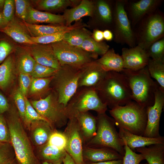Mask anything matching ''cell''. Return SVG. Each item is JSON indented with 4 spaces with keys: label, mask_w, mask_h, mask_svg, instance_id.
<instances>
[{
    "label": "cell",
    "mask_w": 164,
    "mask_h": 164,
    "mask_svg": "<svg viewBox=\"0 0 164 164\" xmlns=\"http://www.w3.org/2000/svg\"><path fill=\"white\" fill-rule=\"evenodd\" d=\"M163 0H126L125 8L132 29L146 15L160 7Z\"/></svg>",
    "instance_id": "obj_14"
},
{
    "label": "cell",
    "mask_w": 164,
    "mask_h": 164,
    "mask_svg": "<svg viewBox=\"0 0 164 164\" xmlns=\"http://www.w3.org/2000/svg\"><path fill=\"white\" fill-rule=\"evenodd\" d=\"M28 30L31 37H37L57 33L66 32L74 29L87 27L81 21L76 22L72 25L49 26L29 24L26 22Z\"/></svg>",
    "instance_id": "obj_21"
},
{
    "label": "cell",
    "mask_w": 164,
    "mask_h": 164,
    "mask_svg": "<svg viewBox=\"0 0 164 164\" xmlns=\"http://www.w3.org/2000/svg\"><path fill=\"white\" fill-rule=\"evenodd\" d=\"M94 14L99 26L112 31L115 9V0H99L94 2Z\"/></svg>",
    "instance_id": "obj_19"
},
{
    "label": "cell",
    "mask_w": 164,
    "mask_h": 164,
    "mask_svg": "<svg viewBox=\"0 0 164 164\" xmlns=\"http://www.w3.org/2000/svg\"><path fill=\"white\" fill-rule=\"evenodd\" d=\"M95 9L94 2L87 0H82L77 6L65 10L63 16L65 21V25L70 26L72 22L77 21L85 16L94 17Z\"/></svg>",
    "instance_id": "obj_24"
},
{
    "label": "cell",
    "mask_w": 164,
    "mask_h": 164,
    "mask_svg": "<svg viewBox=\"0 0 164 164\" xmlns=\"http://www.w3.org/2000/svg\"><path fill=\"white\" fill-rule=\"evenodd\" d=\"M8 23L5 20L2 13L0 12V31L4 28Z\"/></svg>",
    "instance_id": "obj_55"
},
{
    "label": "cell",
    "mask_w": 164,
    "mask_h": 164,
    "mask_svg": "<svg viewBox=\"0 0 164 164\" xmlns=\"http://www.w3.org/2000/svg\"><path fill=\"white\" fill-rule=\"evenodd\" d=\"M30 102L37 112L54 128H61L67 123L69 117L66 107L59 102L55 93H50L44 98Z\"/></svg>",
    "instance_id": "obj_8"
},
{
    "label": "cell",
    "mask_w": 164,
    "mask_h": 164,
    "mask_svg": "<svg viewBox=\"0 0 164 164\" xmlns=\"http://www.w3.org/2000/svg\"><path fill=\"white\" fill-rule=\"evenodd\" d=\"M121 56L124 69L132 71L138 70L147 66L150 58L146 50L137 45L129 48H123Z\"/></svg>",
    "instance_id": "obj_15"
},
{
    "label": "cell",
    "mask_w": 164,
    "mask_h": 164,
    "mask_svg": "<svg viewBox=\"0 0 164 164\" xmlns=\"http://www.w3.org/2000/svg\"><path fill=\"white\" fill-rule=\"evenodd\" d=\"M136 45L146 50L154 42L164 37V15L157 9L146 15L133 29Z\"/></svg>",
    "instance_id": "obj_6"
},
{
    "label": "cell",
    "mask_w": 164,
    "mask_h": 164,
    "mask_svg": "<svg viewBox=\"0 0 164 164\" xmlns=\"http://www.w3.org/2000/svg\"><path fill=\"white\" fill-rule=\"evenodd\" d=\"M6 120L11 143L14 149L18 164H41L36 157L33 146L26 131L17 108L10 107Z\"/></svg>",
    "instance_id": "obj_1"
},
{
    "label": "cell",
    "mask_w": 164,
    "mask_h": 164,
    "mask_svg": "<svg viewBox=\"0 0 164 164\" xmlns=\"http://www.w3.org/2000/svg\"><path fill=\"white\" fill-rule=\"evenodd\" d=\"M62 163L63 164H76L71 157L67 152Z\"/></svg>",
    "instance_id": "obj_54"
},
{
    "label": "cell",
    "mask_w": 164,
    "mask_h": 164,
    "mask_svg": "<svg viewBox=\"0 0 164 164\" xmlns=\"http://www.w3.org/2000/svg\"><path fill=\"white\" fill-rule=\"evenodd\" d=\"M15 15L23 21H26L29 10L32 7L30 1L27 0H14Z\"/></svg>",
    "instance_id": "obj_41"
},
{
    "label": "cell",
    "mask_w": 164,
    "mask_h": 164,
    "mask_svg": "<svg viewBox=\"0 0 164 164\" xmlns=\"http://www.w3.org/2000/svg\"><path fill=\"white\" fill-rule=\"evenodd\" d=\"M104 39L107 41H111L114 38L112 32L110 30L105 29L103 31Z\"/></svg>",
    "instance_id": "obj_52"
},
{
    "label": "cell",
    "mask_w": 164,
    "mask_h": 164,
    "mask_svg": "<svg viewBox=\"0 0 164 164\" xmlns=\"http://www.w3.org/2000/svg\"><path fill=\"white\" fill-rule=\"evenodd\" d=\"M49 144L61 150H65L67 140L64 134L54 131L50 136L47 142Z\"/></svg>",
    "instance_id": "obj_46"
},
{
    "label": "cell",
    "mask_w": 164,
    "mask_h": 164,
    "mask_svg": "<svg viewBox=\"0 0 164 164\" xmlns=\"http://www.w3.org/2000/svg\"><path fill=\"white\" fill-rule=\"evenodd\" d=\"M135 151L143 155L148 164H164V144L136 148Z\"/></svg>",
    "instance_id": "obj_31"
},
{
    "label": "cell",
    "mask_w": 164,
    "mask_h": 164,
    "mask_svg": "<svg viewBox=\"0 0 164 164\" xmlns=\"http://www.w3.org/2000/svg\"><path fill=\"white\" fill-rule=\"evenodd\" d=\"M50 45L61 66L68 65L80 68L98 57L95 55L71 46L63 40Z\"/></svg>",
    "instance_id": "obj_10"
},
{
    "label": "cell",
    "mask_w": 164,
    "mask_h": 164,
    "mask_svg": "<svg viewBox=\"0 0 164 164\" xmlns=\"http://www.w3.org/2000/svg\"><path fill=\"white\" fill-rule=\"evenodd\" d=\"M95 87L102 102L111 109L124 106L132 101L131 91L123 74L115 71L108 72Z\"/></svg>",
    "instance_id": "obj_2"
},
{
    "label": "cell",
    "mask_w": 164,
    "mask_h": 164,
    "mask_svg": "<svg viewBox=\"0 0 164 164\" xmlns=\"http://www.w3.org/2000/svg\"><path fill=\"white\" fill-rule=\"evenodd\" d=\"M146 51L150 58L164 63V37L153 43Z\"/></svg>",
    "instance_id": "obj_38"
},
{
    "label": "cell",
    "mask_w": 164,
    "mask_h": 164,
    "mask_svg": "<svg viewBox=\"0 0 164 164\" xmlns=\"http://www.w3.org/2000/svg\"><path fill=\"white\" fill-rule=\"evenodd\" d=\"M56 130L49 123L44 121L32 122L28 130L30 132L29 138L33 146L37 147L46 143Z\"/></svg>",
    "instance_id": "obj_22"
},
{
    "label": "cell",
    "mask_w": 164,
    "mask_h": 164,
    "mask_svg": "<svg viewBox=\"0 0 164 164\" xmlns=\"http://www.w3.org/2000/svg\"><path fill=\"white\" fill-rule=\"evenodd\" d=\"M67 143L65 149L76 164H85L83 156V140L76 118H69L63 132Z\"/></svg>",
    "instance_id": "obj_12"
},
{
    "label": "cell",
    "mask_w": 164,
    "mask_h": 164,
    "mask_svg": "<svg viewBox=\"0 0 164 164\" xmlns=\"http://www.w3.org/2000/svg\"><path fill=\"white\" fill-rule=\"evenodd\" d=\"M115 125L135 135L143 136L147 121V108L132 101L109 110Z\"/></svg>",
    "instance_id": "obj_4"
},
{
    "label": "cell",
    "mask_w": 164,
    "mask_h": 164,
    "mask_svg": "<svg viewBox=\"0 0 164 164\" xmlns=\"http://www.w3.org/2000/svg\"><path fill=\"white\" fill-rule=\"evenodd\" d=\"M15 158V151L11 144L0 143V164H5Z\"/></svg>",
    "instance_id": "obj_43"
},
{
    "label": "cell",
    "mask_w": 164,
    "mask_h": 164,
    "mask_svg": "<svg viewBox=\"0 0 164 164\" xmlns=\"http://www.w3.org/2000/svg\"><path fill=\"white\" fill-rule=\"evenodd\" d=\"M65 33L66 32L57 33L37 37L31 36L30 39L35 43L43 44H50L63 40Z\"/></svg>",
    "instance_id": "obj_45"
},
{
    "label": "cell",
    "mask_w": 164,
    "mask_h": 164,
    "mask_svg": "<svg viewBox=\"0 0 164 164\" xmlns=\"http://www.w3.org/2000/svg\"><path fill=\"white\" fill-rule=\"evenodd\" d=\"M148 164L147 163H144V164Z\"/></svg>",
    "instance_id": "obj_59"
},
{
    "label": "cell",
    "mask_w": 164,
    "mask_h": 164,
    "mask_svg": "<svg viewBox=\"0 0 164 164\" xmlns=\"http://www.w3.org/2000/svg\"><path fill=\"white\" fill-rule=\"evenodd\" d=\"M77 120L84 144L94 137L97 131V118L87 112L74 116Z\"/></svg>",
    "instance_id": "obj_28"
},
{
    "label": "cell",
    "mask_w": 164,
    "mask_h": 164,
    "mask_svg": "<svg viewBox=\"0 0 164 164\" xmlns=\"http://www.w3.org/2000/svg\"><path fill=\"white\" fill-rule=\"evenodd\" d=\"M96 61L107 72H120L124 69L123 60L121 55L116 53L113 48L109 49L101 58Z\"/></svg>",
    "instance_id": "obj_30"
},
{
    "label": "cell",
    "mask_w": 164,
    "mask_h": 164,
    "mask_svg": "<svg viewBox=\"0 0 164 164\" xmlns=\"http://www.w3.org/2000/svg\"><path fill=\"white\" fill-rule=\"evenodd\" d=\"M25 22L31 24L46 23L63 25L65 21L63 15L40 11L32 7L29 10Z\"/></svg>",
    "instance_id": "obj_29"
},
{
    "label": "cell",
    "mask_w": 164,
    "mask_h": 164,
    "mask_svg": "<svg viewBox=\"0 0 164 164\" xmlns=\"http://www.w3.org/2000/svg\"><path fill=\"white\" fill-rule=\"evenodd\" d=\"M119 128L118 133L120 138L134 152L136 148L155 144H164L163 136L155 138L147 137L133 134L124 128Z\"/></svg>",
    "instance_id": "obj_23"
},
{
    "label": "cell",
    "mask_w": 164,
    "mask_h": 164,
    "mask_svg": "<svg viewBox=\"0 0 164 164\" xmlns=\"http://www.w3.org/2000/svg\"><path fill=\"white\" fill-rule=\"evenodd\" d=\"M0 32L4 33L18 44L27 45L36 44L31 40V36L24 22L15 15Z\"/></svg>",
    "instance_id": "obj_16"
},
{
    "label": "cell",
    "mask_w": 164,
    "mask_h": 164,
    "mask_svg": "<svg viewBox=\"0 0 164 164\" xmlns=\"http://www.w3.org/2000/svg\"><path fill=\"white\" fill-rule=\"evenodd\" d=\"M35 154L41 162H47L53 164H61L65 156V150H61L47 142L36 147Z\"/></svg>",
    "instance_id": "obj_27"
},
{
    "label": "cell",
    "mask_w": 164,
    "mask_h": 164,
    "mask_svg": "<svg viewBox=\"0 0 164 164\" xmlns=\"http://www.w3.org/2000/svg\"><path fill=\"white\" fill-rule=\"evenodd\" d=\"M81 75V67L64 65L61 66L54 76L58 101L65 107L77 92Z\"/></svg>",
    "instance_id": "obj_7"
},
{
    "label": "cell",
    "mask_w": 164,
    "mask_h": 164,
    "mask_svg": "<svg viewBox=\"0 0 164 164\" xmlns=\"http://www.w3.org/2000/svg\"><path fill=\"white\" fill-rule=\"evenodd\" d=\"M92 37L97 42L103 41L104 39L103 31L98 29H95L92 33Z\"/></svg>",
    "instance_id": "obj_51"
},
{
    "label": "cell",
    "mask_w": 164,
    "mask_h": 164,
    "mask_svg": "<svg viewBox=\"0 0 164 164\" xmlns=\"http://www.w3.org/2000/svg\"><path fill=\"white\" fill-rule=\"evenodd\" d=\"M95 135L85 144L89 147L112 149L124 156V143L117 131L113 119L105 113L97 114Z\"/></svg>",
    "instance_id": "obj_5"
},
{
    "label": "cell",
    "mask_w": 164,
    "mask_h": 164,
    "mask_svg": "<svg viewBox=\"0 0 164 164\" xmlns=\"http://www.w3.org/2000/svg\"><path fill=\"white\" fill-rule=\"evenodd\" d=\"M109 46L105 42H98L91 36L85 39L78 47L98 56L103 55L109 49Z\"/></svg>",
    "instance_id": "obj_35"
},
{
    "label": "cell",
    "mask_w": 164,
    "mask_h": 164,
    "mask_svg": "<svg viewBox=\"0 0 164 164\" xmlns=\"http://www.w3.org/2000/svg\"><path fill=\"white\" fill-rule=\"evenodd\" d=\"M19 88L25 97H27L32 77L30 75L19 73Z\"/></svg>",
    "instance_id": "obj_47"
},
{
    "label": "cell",
    "mask_w": 164,
    "mask_h": 164,
    "mask_svg": "<svg viewBox=\"0 0 164 164\" xmlns=\"http://www.w3.org/2000/svg\"><path fill=\"white\" fill-rule=\"evenodd\" d=\"M14 100L20 117L25 127L26 124L25 97L19 87L17 89L13 94Z\"/></svg>",
    "instance_id": "obj_39"
},
{
    "label": "cell",
    "mask_w": 164,
    "mask_h": 164,
    "mask_svg": "<svg viewBox=\"0 0 164 164\" xmlns=\"http://www.w3.org/2000/svg\"><path fill=\"white\" fill-rule=\"evenodd\" d=\"M26 46L36 62L57 70L61 67L50 44Z\"/></svg>",
    "instance_id": "obj_17"
},
{
    "label": "cell",
    "mask_w": 164,
    "mask_h": 164,
    "mask_svg": "<svg viewBox=\"0 0 164 164\" xmlns=\"http://www.w3.org/2000/svg\"><path fill=\"white\" fill-rule=\"evenodd\" d=\"M57 70L36 62L33 70L30 75L32 77L34 78H47L54 76Z\"/></svg>",
    "instance_id": "obj_42"
},
{
    "label": "cell",
    "mask_w": 164,
    "mask_h": 164,
    "mask_svg": "<svg viewBox=\"0 0 164 164\" xmlns=\"http://www.w3.org/2000/svg\"><path fill=\"white\" fill-rule=\"evenodd\" d=\"M25 100L26 122L24 127L25 129L26 128L28 130L30 123L35 121L42 120L49 123L46 119L42 116L37 112L28 100L27 97H26Z\"/></svg>",
    "instance_id": "obj_40"
},
{
    "label": "cell",
    "mask_w": 164,
    "mask_h": 164,
    "mask_svg": "<svg viewBox=\"0 0 164 164\" xmlns=\"http://www.w3.org/2000/svg\"><path fill=\"white\" fill-rule=\"evenodd\" d=\"M124 143L125 153L123 159L122 164H139L142 160H145L141 154L136 153L125 143Z\"/></svg>",
    "instance_id": "obj_44"
},
{
    "label": "cell",
    "mask_w": 164,
    "mask_h": 164,
    "mask_svg": "<svg viewBox=\"0 0 164 164\" xmlns=\"http://www.w3.org/2000/svg\"><path fill=\"white\" fill-rule=\"evenodd\" d=\"M126 0H115L112 31L116 43L126 44L130 48L136 46L133 29L125 8Z\"/></svg>",
    "instance_id": "obj_11"
},
{
    "label": "cell",
    "mask_w": 164,
    "mask_h": 164,
    "mask_svg": "<svg viewBox=\"0 0 164 164\" xmlns=\"http://www.w3.org/2000/svg\"><path fill=\"white\" fill-rule=\"evenodd\" d=\"M107 105L99 97L94 87H90L76 92L66 107L69 118L89 110L96 111L97 114L105 113Z\"/></svg>",
    "instance_id": "obj_9"
},
{
    "label": "cell",
    "mask_w": 164,
    "mask_h": 164,
    "mask_svg": "<svg viewBox=\"0 0 164 164\" xmlns=\"http://www.w3.org/2000/svg\"><path fill=\"white\" fill-rule=\"evenodd\" d=\"M15 7L14 0H5L2 14L8 23L15 15Z\"/></svg>",
    "instance_id": "obj_49"
},
{
    "label": "cell",
    "mask_w": 164,
    "mask_h": 164,
    "mask_svg": "<svg viewBox=\"0 0 164 164\" xmlns=\"http://www.w3.org/2000/svg\"><path fill=\"white\" fill-rule=\"evenodd\" d=\"M5 0H0V12L2 13V12Z\"/></svg>",
    "instance_id": "obj_56"
},
{
    "label": "cell",
    "mask_w": 164,
    "mask_h": 164,
    "mask_svg": "<svg viewBox=\"0 0 164 164\" xmlns=\"http://www.w3.org/2000/svg\"><path fill=\"white\" fill-rule=\"evenodd\" d=\"M54 77L45 78L32 77L28 94L31 96L40 97L48 94L50 84Z\"/></svg>",
    "instance_id": "obj_33"
},
{
    "label": "cell",
    "mask_w": 164,
    "mask_h": 164,
    "mask_svg": "<svg viewBox=\"0 0 164 164\" xmlns=\"http://www.w3.org/2000/svg\"><path fill=\"white\" fill-rule=\"evenodd\" d=\"M123 159L97 162H86L85 164H122Z\"/></svg>",
    "instance_id": "obj_53"
},
{
    "label": "cell",
    "mask_w": 164,
    "mask_h": 164,
    "mask_svg": "<svg viewBox=\"0 0 164 164\" xmlns=\"http://www.w3.org/2000/svg\"><path fill=\"white\" fill-rule=\"evenodd\" d=\"M92 35V33L90 31L83 27L65 33L63 40L71 46L78 47L85 39Z\"/></svg>",
    "instance_id": "obj_34"
},
{
    "label": "cell",
    "mask_w": 164,
    "mask_h": 164,
    "mask_svg": "<svg viewBox=\"0 0 164 164\" xmlns=\"http://www.w3.org/2000/svg\"><path fill=\"white\" fill-rule=\"evenodd\" d=\"M84 162H97L122 159L123 156L115 150L109 148H91L83 146Z\"/></svg>",
    "instance_id": "obj_20"
},
{
    "label": "cell",
    "mask_w": 164,
    "mask_h": 164,
    "mask_svg": "<svg viewBox=\"0 0 164 164\" xmlns=\"http://www.w3.org/2000/svg\"><path fill=\"white\" fill-rule=\"evenodd\" d=\"M41 164H53L51 163L47 162H41Z\"/></svg>",
    "instance_id": "obj_58"
},
{
    "label": "cell",
    "mask_w": 164,
    "mask_h": 164,
    "mask_svg": "<svg viewBox=\"0 0 164 164\" xmlns=\"http://www.w3.org/2000/svg\"><path fill=\"white\" fill-rule=\"evenodd\" d=\"M147 67L151 77L155 80L159 86L164 89V63L150 58Z\"/></svg>",
    "instance_id": "obj_36"
},
{
    "label": "cell",
    "mask_w": 164,
    "mask_h": 164,
    "mask_svg": "<svg viewBox=\"0 0 164 164\" xmlns=\"http://www.w3.org/2000/svg\"><path fill=\"white\" fill-rule=\"evenodd\" d=\"M10 106L5 96L0 91V114L8 111Z\"/></svg>",
    "instance_id": "obj_50"
},
{
    "label": "cell",
    "mask_w": 164,
    "mask_h": 164,
    "mask_svg": "<svg viewBox=\"0 0 164 164\" xmlns=\"http://www.w3.org/2000/svg\"><path fill=\"white\" fill-rule=\"evenodd\" d=\"M17 72L13 53L0 64V89L5 92L10 87Z\"/></svg>",
    "instance_id": "obj_26"
},
{
    "label": "cell",
    "mask_w": 164,
    "mask_h": 164,
    "mask_svg": "<svg viewBox=\"0 0 164 164\" xmlns=\"http://www.w3.org/2000/svg\"><path fill=\"white\" fill-rule=\"evenodd\" d=\"M32 7L40 11H58L65 9L69 6L75 5L77 1L70 0H30Z\"/></svg>",
    "instance_id": "obj_32"
},
{
    "label": "cell",
    "mask_w": 164,
    "mask_h": 164,
    "mask_svg": "<svg viewBox=\"0 0 164 164\" xmlns=\"http://www.w3.org/2000/svg\"><path fill=\"white\" fill-rule=\"evenodd\" d=\"M164 105V89L159 86L155 93L153 104L147 108V124L143 136L151 138L161 136L160 121Z\"/></svg>",
    "instance_id": "obj_13"
},
{
    "label": "cell",
    "mask_w": 164,
    "mask_h": 164,
    "mask_svg": "<svg viewBox=\"0 0 164 164\" xmlns=\"http://www.w3.org/2000/svg\"><path fill=\"white\" fill-rule=\"evenodd\" d=\"M81 70L78 87H95L103 79L107 72L96 60L84 65L81 67Z\"/></svg>",
    "instance_id": "obj_18"
},
{
    "label": "cell",
    "mask_w": 164,
    "mask_h": 164,
    "mask_svg": "<svg viewBox=\"0 0 164 164\" xmlns=\"http://www.w3.org/2000/svg\"><path fill=\"white\" fill-rule=\"evenodd\" d=\"M0 143H11L9 131L6 119L0 114Z\"/></svg>",
    "instance_id": "obj_48"
},
{
    "label": "cell",
    "mask_w": 164,
    "mask_h": 164,
    "mask_svg": "<svg viewBox=\"0 0 164 164\" xmlns=\"http://www.w3.org/2000/svg\"><path fill=\"white\" fill-rule=\"evenodd\" d=\"M5 164H18L15 158V159L14 160L10 162L6 163Z\"/></svg>",
    "instance_id": "obj_57"
},
{
    "label": "cell",
    "mask_w": 164,
    "mask_h": 164,
    "mask_svg": "<svg viewBox=\"0 0 164 164\" xmlns=\"http://www.w3.org/2000/svg\"><path fill=\"white\" fill-rule=\"evenodd\" d=\"M120 73L127 81L132 100L145 108L153 104L155 93L160 86L152 78L147 66L137 71L124 69Z\"/></svg>",
    "instance_id": "obj_3"
},
{
    "label": "cell",
    "mask_w": 164,
    "mask_h": 164,
    "mask_svg": "<svg viewBox=\"0 0 164 164\" xmlns=\"http://www.w3.org/2000/svg\"><path fill=\"white\" fill-rule=\"evenodd\" d=\"M15 65L19 73L30 75L36 62L26 45L18 44L13 53Z\"/></svg>",
    "instance_id": "obj_25"
},
{
    "label": "cell",
    "mask_w": 164,
    "mask_h": 164,
    "mask_svg": "<svg viewBox=\"0 0 164 164\" xmlns=\"http://www.w3.org/2000/svg\"><path fill=\"white\" fill-rule=\"evenodd\" d=\"M18 45L6 35L0 32V64L14 53Z\"/></svg>",
    "instance_id": "obj_37"
}]
</instances>
